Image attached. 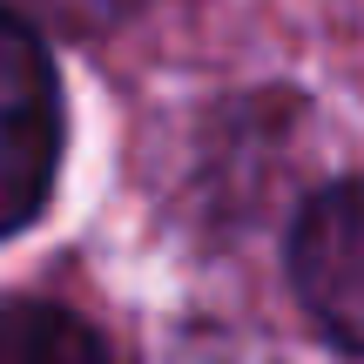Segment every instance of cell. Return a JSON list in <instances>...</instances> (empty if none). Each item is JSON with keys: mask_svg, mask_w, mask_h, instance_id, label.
Returning a JSON list of instances; mask_svg holds the SVG:
<instances>
[{"mask_svg": "<svg viewBox=\"0 0 364 364\" xmlns=\"http://www.w3.org/2000/svg\"><path fill=\"white\" fill-rule=\"evenodd\" d=\"M290 284L331 344L364 358V176L331 182L290 230Z\"/></svg>", "mask_w": 364, "mask_h": 364, "instance_id": "obj_2", "label": "cell"}, {"mask_svg": "<svg viewBox=\"0 0 364 364\" xmlns=\"http://www.w3.org/2000/svg\"><path fill=\"white\" fill-rule=\"evenodd\" d=\"M0 364H115V358L88 317L48 297H7L0 304Z\"/></svg>", "mask_w": 364, "mask_h": 364, "instance_id": "obj_3", "label": "cell"}, {"mask_svg": "<svg viewBox=\"0 0 364 364\" xmlns=\"http://www.w3.org/2000/svg\"><path fill=\"white\" fill-rule=\"evenodd\" d=\"M61 162V88L34 27L0 0V236L34 223Z\"/></svg>", "mask_w": 364, "mask_h": 364, "instance_id": "obj_1", "label": "cell"}]
</instances>
